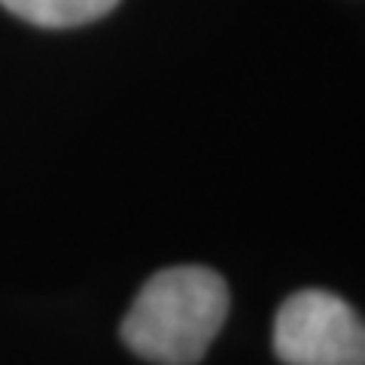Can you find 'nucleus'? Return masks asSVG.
Returning a JSON list of instances; mask_svg holds the SVG:
<instances>
[{
	"label": "nucleus",
	"instance_id": "7ed1b4c3",
	"mask_svg": "<svg viewBox=\"0 0 365 365\" xmlns=\"http://www.w3.org/2000/svg\"><path fill=\"white\" fill-rule=\"evenodd\" d=\"M9 13L40 28H73L107 16L119 0H0Z\"/></svg>",
	"mask_w": 365,
	"mask_h": 365
},
{
	"label": "nucleus",
	"instance_id": "f257e3e1",
	"mask_svg": "<svg viewBox=\"0 0 365 365\" xmlns=\"http://www.w3.org/2000/svg\"><path fill=\"white\" fill-rule=\"evenodd\" d=\"M228 317V287L210 268L180 265L146 280L122 319L131 353L158 365H195Z\"/></svg>",
	"mask_w": 365,
	"mask_h": 365
},
{
	"label": "nucleus",
	"instance_id": "f03ea898",
	"mask_svg": "<svg viewBox=\"0 0 365 365\" xmlns=\"http://www.w3.org/2000/svg\"><path fill=\"white\" fill-rule=\"evenodd\" d=\"M274 353L287 365H365V319L326 289H302L280 304Z\"/></svg>",
	"mask_w": 365,
	"mask_h": 365
}]
</instances>
